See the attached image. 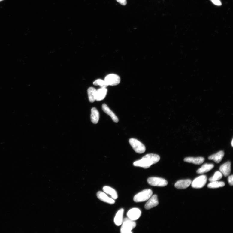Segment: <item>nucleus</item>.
<instances>
[{
  "label": "nucleus",
  "instance_id": "obj_13",
  "mask_svg": "<svg viewBox=\"0 0 233 233\" xmlns=\"http://www.w3.org/2000/svg\"><path fill=\"white\" fill-rule=\"evenodd\" d=\"M107 92L106 88H102L97 90L95 95V101H101L106 97Z\"/></svg>",
  "mask_w": 233,
  "mask_h": 233
},
{
  "label": "nucleus",
  "instance_id": "obj_26",
  "mask_svg": "<svg viewBox=\"0 0 233 233\" xmlns=\"http://www.w3.org/2000/svg\"><path fill=\"white\" fill-rule=\"evenodd\" d=\"M228 180L229 184L231 186H232L233 185V176L232 175L228 177Z\"/></svg>",
  "mask_w": 233,
  "mask_h": 233
},
{
  "label": "nucleus",
  "instance_id": "obj_12",
  "mask_svg": "<svg viewBox=\"0 0 233 233\" xmlns=\"http://www.w3.org/2000/svg\"><path fill=\"white\" fill-rule=\"evenodd\" d=\"M191 182L192 181L190 180H181L177 181L174 186L177 189H185L189 186Z\"/></svg>",
  "mask_w": 233,
  "mask_h": 233
},
{
  "label": "nucleus",
  "instance_id": "obj_27",
  "mask_svg": "<svg viewBox=\"0 0 233 233\" xmlns=\"http://www.w3.org/2000/svg\"><path fill=\"white\" fill-rule=\"evenodd\" d=\"M116 1L123 5H126L127 4L126 0H116Z\"/></svg>",
  "mask_w": 233,
  "mask_h": 233
},
{
  "label": "nucleus",
  "instance_id": "obj_2",
  "mask_svg": "<svg viewBox=\"0 0 233 233\" xmlns=\"http://www.w3.org/2000/svg\"><path fill=\"white\" fill-rule=\"evenodd\" d=\"M122 224L120 228V232L121 233H132V231L136 226V223L135 221L128 218L123 219Z\"/></svg>",
  "mask_w": 233,
  "mask_h": 233
},
{
  "label": "nucleus",
  "instance_id": "obj_23",
  "mask_svg": "<svg viewBox=\"0 0 233 233\" xmlns=\"http://www.w3.org/2000/svg\"><path fill=\"white\" fill-rule=\"evenodd\" d=\"M222 177V174L220 172L216 171L214 175L209 178V180L210 182L218 181L221 179Z\"/></svg>",
  "mask_w": 233,
  "mask_h": 233
},
{
  "label": "nucleus",
  "instance_id": "obj_15",
  "mask_svg": "<svg viewBox=\"0 0 233 233\" xmlns=\"http://www.w3.org/2000/svg\"><path fill=\"white\" fill-rule=\"evenodd\" d=\"M205 160V159L202 157H188L185 158L184 159L185 162L188 163H193L195 165H201L203 163Z\"/></svg>",
  "mask_w": 233,
  "mask_h": 233
},
{
  "label": "nucleus",
  "instance_id": "obj_1",
  "mask_svg": "<svg viewBox=\"0 0 233 233\" xmlns=\"http://www.w3.org/2000/svg\"><path fill=\"white\" fill-rule=\"evenodd\" d=\"M160 157L155 154L150 153L144 156L141 159L134 162V166L148 168L151 165L156 164L160 160Z\"/></svg>",
  "mask_w": 233,
  "mask_h": 233
},
{
  "label": "nucleus",
  "instance_id": "obj_3",
  "mask_svg": "<svg viewBox=\"0 0 233 233\" xmlns=\"http://www.w3.org/2000/svg\"><path fill=\"white\" fill-rule=\"evenodd\" d=\"M153 191L150 189L144 190L136 195L134 200L136 202H142L148 200L152 196Z\"/></svg>",
  "mask_w": 233,
  "mask_h": 233
},
{
  "label": "nucleus",
  "instance_id": "obj_18",
  "mask_svg": "<svg viewBox=\"0 0 233 233\" xmlns=\"http://www.w3.org/2000/svg\"><path fill=\"white\" fill-rule=\"evenodd\" d=\"M224 155V153L223 151H220L210 156L208 159L210 160H213L216 163H219L222 159Z\"/></svg>",
  "mask_w": 233,
  "mask_h": 233
},
{
  "label": "nucleus",
  "instance_id": "obj_24",
  "mask_svg": "<svg viewBox=\"0 0 233 233\" xmlns=\"http://www.w3.org/2000/svg\"><path fill=\"white\" fill-rule=\"evenodd\" d=\"M93 84L95 85L100 86L102 88H106V87L108 86L104 80L100 79L95 80L93 82Z\"/></svg>",
  "mask_w": 233,
  "mask_h": 233
},
{
  "label": "nucleus",
  "instance_id": "obj_8",
  "mask_svg": "<svg viewBox=\"0 0 233 233\" xmlns=\"http://www.w3.org/2000/svg\"><path fill=\"white\" fill-rule=\"evenodd\" d=\"M141 215V211L136 208H134L130 210L127 213L128 218L134 221L138 219L140 217Z\"/></svg>",
  "mask_w": 233,
  "mask_h": 233
},
{
  "label": "nucleus",
  "instance_id": "obj_14",
  "mask_svg": "<svg viewBox=\"0 0 233 233\" xmlns=\"http://www.w3.org/2000/svg\"><path fill=\"white\" fill-rule=\"evenodd\" d=\"M102 107L103 111L106 114L109 115L114 122L116 123L119 122V119L117 116L106 104H103Z\"/></svg>",
  "mask_w": 233,
  "mask_h": 233
},
{
  "label": "nucleus",
  "instance_id": "obj_28",
  "mask_svg": "<svg viewBox=\"0 0 233 233\" xmlns=\"http://www.w3.org/2000/svg\"><path fill=\"white\" fill-rule=\"evenodd\" d=\"M231 144L232 147H233V139H232V140L231 141Z\"/></svg>",
  "mask_w": 233,
  "mask_h": 233
},
{
  "label": "nucleus",
  "instance_id": "obj_22",
  "mask_svg": "<svg viewBox=\"0 0 233 233\" xmlns=\"http://www.w3.org/2000/svg\"><path fill=\"white\" fill-rule=\"evenodd\" d=\"M225 185V183L223 182L218 181L211 182L207 185L208 188L210 189H216L223 187Z\"/></svg>",
  "mask_w": 233,
  "mask_h": 233
},
{
  "label": "nucleus",
  "instance_id": "obj_19",
  "mask_svg": "<svg viewBox=\"0 0 233 233\" xmlns=\"http://www.w3.org/2000/svg\"><path fill=\"white\" fill-rule=\"evenodd\" d=\"M99 118V113L98 110L95 107H93L91 109V122L94 124L98 123Z\"/></svg>",
  "mask_w": 233,
  "mask_h": 233
},
{
  "label": "nucleus",
  "instance_id": "obj_20",
  "mask_svg": "<svg viewBox=\"0 0 233 233\" xmlns=\"http://www.w3.org/2000/svg\"><path fill=\"white\" fill-rule=\"evenodd\" d=\"M214 167L213 164H205L203 165L201 167L199 168L197 171L199 174H202L208 172L213 169Z\"/></svg>",
  "mask_w": 233,
  "mask_h": 233
},
{
  "label": "nucleus",
  "instance_id": "obj_10",
  "mask_svg": "<svg viewBox=\"0 0 233 233\" xmlns=\"http://www.w3.org/2000/svg\"><path fill=\"white\" fill-rule=\"evenodd\" d=\"M97 195L99 199L103 202L110 204H113L115 203L114 199L109 197L106 193L102 192V191H98L97 194Z\"/></svg>",
  "mask_w": 233,
  "mask_h": 233
},
{
  "label": "nucleus",
  "instance_id": "obj_6",
  "mask_svg": "<svg viewBox=\"0 0 233 233\" xmlns=\"http://www.w3.org/2000/svg\"><path fill=\"white\" fill-rule=\"evenodd\" d=\"M207 180V178L206 176H201L195 178L191 182V186L194 188H201L206 185Z\"/></svg>",
  "mask_w": 233,
  "mask_h": 233
},
{
  "label": "nucleus",
  "instance_id": "obj_4",
  "mask_svg": "<svg viewBox=\"0 0 233 233\" xmlns=\"http://www.w3.org/2000/svg\"><path fill=\"white\" fill-rule=\"evenodd\" d=\"M129 142L137 153H142L145 151L146 148L144 145L138 140L131 138L129 140Z\"/></svg>",
  "mask_w": 233,
  "mask_h": 233
},
{
  "label": "nucleus",
  "instance_id": "obj_11",
  "mask_svg": "<svg viewBox=\"0 0 233 233\" xmlns=\"http://www.w3.org/2000/svg\"><path fill=\"white\" fill-rule=\"evenodd\" d=\"M220 172L223 175L227 177L229 175L231 172V163L230 162H227L222 165L219 168Z\"/></svg>",
  "mask_w": 233,
  "mask_h": 233
},
{
  "label": "nucleus",
  "instance_id": "obj_9",
  "mask_svg": "<svg viewBox=\"0 0 233 233\" xmlns=\"http://www.w3.org/2000/svg\"><path fill=\"white\" fill-rule=\"evenodd\" d=\"M159 204V202L157 195H154L148 199V201L145 205L144 207L146 209L149 210L153 208Z\"/></svg>",
  "mask_w": 233,
  "mask_h": 233
},
{
  "label": "nucleus",
  "instance_id": "obj_7",
  "mask_svg": "<svg viewBox=\"0 0 233 233\" xmlns=\"http://www.w3.org/2000/svg\"><path fill=\"white\" fill-rule=\"evenodd\" d=\"M104 81L108 86H115L120 84V78L117 75L110 74L106 77Z\"/></svg>",
  "mask_w": 233,
  "mask_h": 233
},
{
  "label": "nucleus",
  "instance_id": "obj_17",
  "mask_svg": "<svg viewBox=\"0 0 233 233\" xmlns=\"http://www.w3.org/2000/svg\"><path fill=\"white\" fill-rule=\"evenodd\" d=\"M103 190L105 193L110 195L112 199H117L118 195L117 192L114 189L111 187L105 186L103 187Z\"/></svg>",
  "mask_w": 233,
  "mask_h": 233
},
{
  "label": "nucleus",
  "instance_id": "obj_16",
  "mask_svg": "<svg viewBox=\"0 0 233 233\" xmlns=\"http://www.w3.org/2000/svg\"><path fill=\"white\" fill-rule=\"evenodd\" d=\"M124 211L123 209H120L118 210L116 215L114 219V222L116 226H120L122 224Z\"/></svg>",
  "mask_w": 233,
  "mask_h": 233
},
{
  "label": "nucleus",
  "instance_id": "obj_25",
  "mask_svg": "<svg viewBox=\"0 0 233 233\" xmlns=\"http://www.w3.org/2000/svg\"><path fill=\"white\" fill-rule=\"evenodd\" d=\"M210 1L214 5H216L219 6H221L222 5L220 0H210Z\"/></svg>",
  "mask_w": 233,
  "mask_h": 233
},
{
  "label": "nucleus",
  "instance_id": "obj_21",
  "mask_svg": "<svg viewBox=\"0 0 233 233\" xmlns=\"http://www.w3.org/2000/svg\"><path fill=\"white\" fill-rule=\"evenodd\" d=\"M97 90L93 87H90L87 90L89 101L91 103L95 101Z\"/></svg>",
  "mask_w": 233,
  "mask_h": 233
},
{
  "label": "nucleus",
  "instance_id": "obj_5",
  "mask_svg": "<svg viewBox=\"0 0 233 233\" xmlns=\"http://www.w3.org/2000/svg\"><path fill=\"white\" fill-rule=\"evenodd\" d=\"M147 182L149 185L153 186L163 187L167 186L168 182L163 178L151 177L148 178Z\"/></svg>",
  "mask_w": 233,
  "mask_h": 233
},
{
  "label": "nucleus",
  "instance_id": "obj_29",
  "mask_svg": "<svg viewBox=\"0 0 233 233\" xmlns=\"http://www.w3.org/2000/svg\"><path fill=\"white\" fill-rule=\"evenodd\" d=\"M3 1V0H0V2H1Z\"/></svg>",
  "mask_w": 233,
  "mask_h": 233
}]
</instances>
